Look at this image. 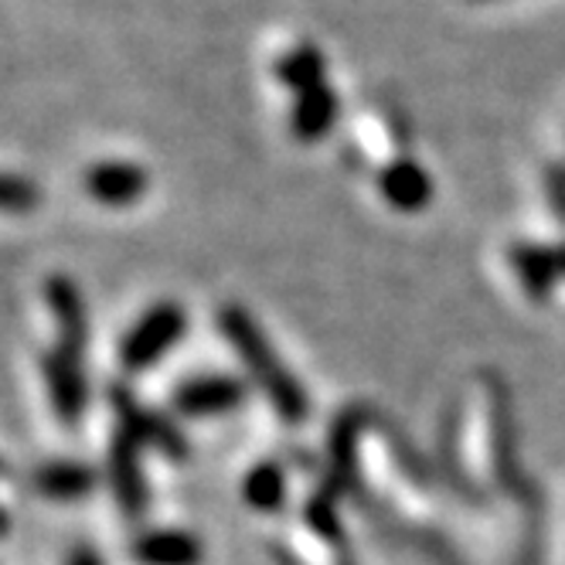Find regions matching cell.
I'll use <instances>...</instances> for the list:
<instances>
[{
    "label": "cell",
    "instance_id": "6da1fadb",
    "mask_svg": "<svg viewBox=\"0 0 565 565\" xmlns=\"http://www.w3.org/2000/svg\"><path fill=\"white\" fill-rule=\"evenodd\" d=\"M511 398L494 372H477L457 402L454 467L470 491H494L511 477L514 460Z\"/></svg>",
    "mask_w": 565,
    "mask_h": 565
},
{
    "label": "cell",
    "instance_id": "7a4b0ae2",
    "mask_svg": "<svg viewBox=\"0 0 565 565\" xmlns=\"http://www.w3.org/2000/svg\"><path fill=\"white\" fill-rule=\"evenodd\" d=\"M218 331L232 344V351L238 354L242 369L249 372L256 388L266 395L273 413L279 419H287L290 426L303 423L310 416V398H307L303 385L297 382V375L287 369V361L273 351L266 331L259 328V320L246 307L222 303L218 307Z\"/></svg>",
    "mask_w": 565,
    "mask_h": 565
},
{
    "label": "cell",
    "instance_id": "3957f363",
    "mask_svg": "<svg viewBox=\"0 0 565 565\" xmlns=\"http://www.w3.org/2000/svg\"><path fill=\"white\" fill-rule=\"evenodd\" d=\"M361 470H365L375 488L395 501V508L406 514L409 521H423L429 514V491L419 473H413L409 457L402 454L398 443L382 429V426H369L365 433V450H361Z\"/></svg>",
    "mask_w": 565,
    "mask_h": 565
},
{
    "label": "cell",
    "instance_id": "277c9868",
    "mask_svg": "<svg viewBox=\"0 0 565 565\" xmlns=\"http://www.w3.org/2000/svg\"><path fill=\"white\" fill-rule=\"evenodd\" d=\"M184 331H188L184 307L174 303V300L157 303L127 331L124 344H119V361H124L127 372H147L168 351L178 348Z\"/></svg>",
    "mask_w": 565,
    "mask_h": 565
},
{
    "label": "cell",
    "instance_id": "5b68a950",
    "mask_svg": "<svg viewBox=\"0 0 565 565\" xmlns=\"http://www.w3.org/2000/svg\"><path fill=\"white\" fill-rule=\"evenodd\" d=\"M372 419L365 409H348L328 433V473H324V491L331 498L354 494L361 483V450H365V433Z\"/></svg>",
    "mask_w": 565,
    "mask_h": 565
},
{
    "label": "cell",
    "instance_id": "8992f818",
    "mask_svg": "<svg viewBox=\"0 0 565 565\" xmlns=\"http://www.w3.org/2000/svg\"><path fill=\"white\" fill-rule=\"evenodd\" d=\"M109 395H113V413L119 419V429H124L130 439H137L140 447H150V450L164 454L171 460L188 457V439L174 423H168L164 416H157L153 409L140 406L127 388H113Z\"/></svg>",
    "mask_w": 565,
    "mask_h": 565
},
{
    "label": "cell",
    "instance_id": "52a82bcc",
    "mask_svg": "<svg viewBox=\"0 0 565 565\" xmlns=\"http://www.w3.org/2000/svg\"><path fill=\"white\" fill-rule=\"evenodd\" d=\"M109 483L127 518H143L150 508V491L143 477L140 443L119 429L109 443Z\"/></svg>",
    "mask_w": 565,
    "mask_h": 565
},
{
    "label": "cell",
    "instance_id": "ba28073f",
    "mask_svg": "<svg viewBox=\"0 0 565 565\" xmlns=\"http://www.w3.org/2000/svg\"><path fill=\"white\" fill-rule=\"evenodd\" d=\"M45 385H49V398L52 409L58 416L62 426H78L86 413V372H83V358H75L62 348L45 354Z\"/></svg>",
    "mask_w": 565,
    "mask_h": 565
},
{
    "label": "cell",
    "instance_id": "9c48e42d",
    "mask_svg": "<svg viewBox=\"0 0 565 565\" xmlns=\"http://www.w3.org/2000/svg\"><path fill=\"white\" fill-rule=\"evenodd\" d=\"M45 297H49V310H52L55 328H58L55 348L83 358L86 344H89V313H86V300H83V294H78L75 279H68L62 273L49 276Z\"/></svg>",
    "mask_w": 565,
    "mask_h": 565
},
{
    "label": "cell",
    "instance_id": "30bf717a",
    "mask_svg": "<svg viewBox=\"0 0 565 565\" xmlns=\"http://www.w3.org/2000/svg\"><path fill=\"white\" fill-rule=\"evenodd\" d=\"M83 188L106 209H127L150 191V174L130 160H103L86 171Z\"/></svg>",
    "mask_w": 565,
    "mask_h": 565
},
{
    "label": "cell",
    "instance_id": "8fae6325",
    "mask_svg": "<svg viewBox=\"0 0 565 565\" xmlns=\"http://www.w3.org/2000/svg\"><path fill=\"white\" fill-rule=\"evenodd\" d=\"M246 402V385L232 375H201L174 392V409L181 416H222Z\"/></svg>",
    "mask_w": 565,
    "mask_h": 565
},
{
    "label": "cell",
    "instance_id": "7c38bea8",
    "mask_svg": "<svg viewBox=\"0 0 565 565\" xmlns=\"http://www.w3.org/2000/svg\"><path fill=\"white\" fill-rule=\"evenodd\" d=\"M379 194L395 212L416 215L433 201V181L423 164H416L409 157H398L379 171Z\"/></svg>",
    "mask_w": 565,
    "mask_h": 565
},
{
    "label": "cell",
    "instance_id": "4fadbf2b",
    "mask_svg": "<svg viewBox=\"0 0 565 565\" xmlns=\"http://www.w3.org/2000/svg\"><path fill=\"white\" fill-rule=\"evenodd\" d=\"M130 555L137 565H201L205 545L184 529H153L134 539Z\"/></svg>",
    "mask_w": 565,
    "mask_h": 565
},
{
    "label": "cell",
    "instance_id": "5bb4252c",
    "mask_svg": "<svg viewBox=\"0 0 565 565\" xmlns=\"http://www.w3.org/2000/svg\"><path fill=\"white\" fill-rule=\"evenodd\" d=\"M511 269L521 282V290L529 294L535 303L552 300V294L558 290V263H555V249L548 246H535V242H518L511 249Z\"/></svg>",
    "mask_w": 565,
    "mask_h": 565
},
{
    "label": "cell",
    "instance_id": "9a60e30c",
    "mask_svg": "<svg viewBox=\"0 0 565 565\" xmlns=\"http://www.w3.org/2000/svg\"><path fill=\"white\" fill-rule=\"evenodd\" d=\"M338 113H341V99L331 86H317L297 96L294 113H290V130L297 140L313 143V140H324L334 124H338Z\"/></svg>",
    "mask_w": 565,
    "mask_h": 565
},
{
    "label": "cell",
    "instance_id": "2e32d148",
    "mask_svg": "<svg viewBox=\"0 0 565 565\" xmlns=\"http://www.w3.org/2000/svg\"><path fill=\"white\" fill-rule=\"evenodd\" d=\"M34 488H38V494H45L52 501H78L96 491V470L83 467V463H72V460L49 463L34 473Z\"/></svg>",
    "mask_w": 565,
    "mask_h": 565
},
{
    "label": "cell",
    "instance_id": "e0dca14e",
    "mask_svg": "<svg viewBox=\"0 0 565 565\" xmlns=\"http://www.w3.org/2000/svg\"><path fill=\"white\" fill-rule=\"evenodd\" d=\"M287 470L279 463L266 460V463H256L246 480H242V501H246L253 511L259 514H276L287 504Z\"/></svg>",
    "mask_w": 565,
    "mask_h": 565
},
{
    "label": "cell",
    "instance_id": "ac0fdd59",
    "mask_svg": "<svg viewBox=\"0 0 565 565\" xmlns=\"http://www.w3.org/2000/svg\"><path fill=\"white\" fill-rule=\"evenodd\" d=\"M324 72H328V62H324V52H320L317 45H300V49H294L290 55H282L276 62V78L287 89H294L297 96L307 93V89L324 86Z\"/></svg>",
    "mask_w": 565,
    "mask_h": 565
},
{
    "label": "cell",
    "instance_id": "d6986e66",
    "mask_svg": "<svg viewBox=\"0 0 565 565\" xmlns=\"http://www.w3.org/2000/svg\"><path fill=\"white\" fill-rule=\"evenodd\" d=\"M300 524H303V529H310L317 539H324L328 545L344 548V524H341V514H338V498H331L328 491H317L313 498L303 501Z\"/></svg>",
    "mask_w": 565,
    "mask_h": 565
},
{
    "label": "cell",
    "instance_id": "ffe728a7",
    "mask_svg": "<svg viewBox=\"0 0 565 565\" xmlns=\"http://www.w3.org/2000/svg\"><path fill=\"white\" fill-rule=\"evenodd\" d=\"M282 545H287V555H290L297 565H351L344 548H334V545H328L324 539H317L310 529H303L300 521L287 532Z\"/></svg>",
    "mask_w": 565,
    "mask_h": 565
},
{
    "label": "cell",
    "instance_id": "44dd1931",
    "mask_svg": "<svg viewBox=\"0 0 565 565\" xmlns=\"http://www.w3.org/2000/svg\"><path fill=\"white\" fill-rule=\"evenodd\" d=\"M42 191L18 174H0V215H28L38 209Z\"/></svg>",
    "mask_w": 565,
    "mask_h": 565
},
{
    "label": "cell",
    "instance_id": "7402d4cb",
    "mask_svg": "<svg viewBox=\"0 0 565 565\" xmlns=\"http://www.w3.org/2000/svg\"><path fill=\"white\" fill-rule=\"evenodd\" d=\"M545 194H548L552 215L565 225V164L562 160H555V164L545 168Z\"/></svg>",
    "mask_w": 565,
    "mask_h": 565
},
{
    "label": "cell",
    "instance_id": "603a6c76",
    "mask_svg": "<svg viewBox=\"0 0 565 565\" xmlns=\"http://www.w3.org/2000/svg\"><path fill=\"white\" fill-rule=\"evenodd\" d=\"M68 565H103V558L96 555V548H86V545H78L72 555H68Z\"/></svg>",
    "mask_w": 565,
    "mask_h": 565
},
{
    "label": "cell",
    "instance_id": "cb8c5ba5",
    "mask_svg": "<svg viewBox=\"0 0 565 565\" xmlns=\"http://www.w3.org/2000/svg\"><path fill=\"white\" fill-rule=\"evenodd\" d=\"M555 263H558V273L565 276V246H558V249H555Z\"/></svg>",
    "mask_w": 565,
    "mask_h": 565
}]
</instances>
